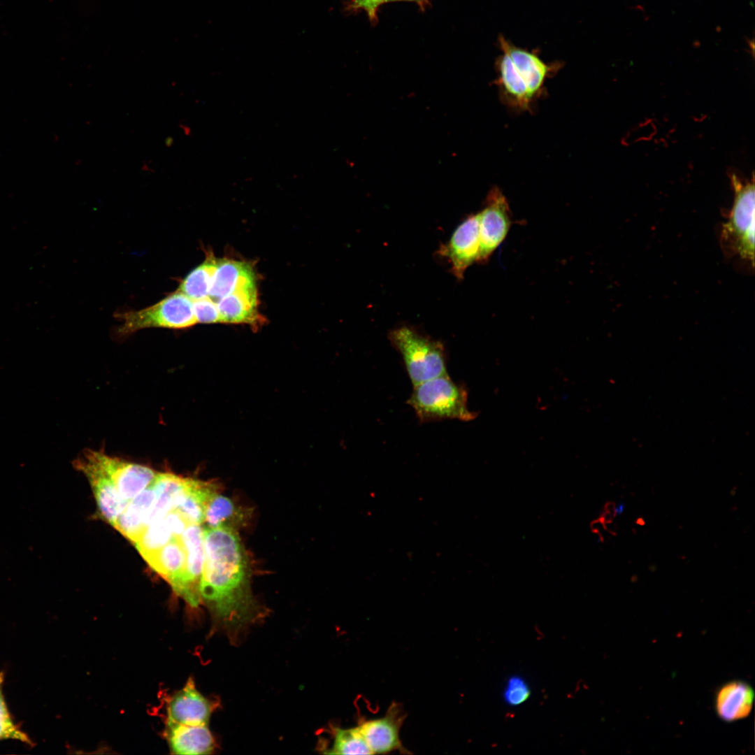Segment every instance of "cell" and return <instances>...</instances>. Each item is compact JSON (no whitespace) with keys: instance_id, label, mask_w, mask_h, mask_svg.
<instances>
[{"instance_id":"3957f363","label":"cell","mask_w":755,"mask_h":755,"mask_svg":"<svg viewBox=\"0 0 755 755\" xmlns=\"http://www.w3.org/2000/svg\"><path fill=\"white\" fill-rule=\"evenodd\" d=\"M408 403L422 422L450 419L470 421L476 417L468 408L466 391L448 374L414 386Z\"/></svg>"},{"instance_id":"603a6c76","label":"cell","mask_w":755,"mask_h":755,"mask_svg":"<svg viewBox=\"0 0 755 755\" xmlns=\"http://www.w3.org/2000/svg\"><path fill=\"white\" fill-rule=\"evenodd\" d=\"M217 259L210 255L181 282L177 291L184 294L192 301L209 296L212 279Z\"/></svg>"},{"instance_id":"7a4b0ae2","label":"cell","mask_w":755,"mask_h":755,"mask_svg":"<svg viewBox=\"0 0 755 755\" xmlns=\"http://www.w3.org/2000/svg\"><path fill=\"white\" fill-rule=\"evenodd\" d=\"M501 55L496 61V85L503 103L519 111H531L542 94L546 80L560 68L547 63L535 51L517 47L503 36L498 39Z\"/></svg>"},{"instance_id":"2e32d148","label":"cell","mask_w":755,"mask_h":755,"mask_svg":"<svg viewBox=\"0 0 755 755\" xmlns=\"http://www.w3.org/2000/svg\"><path fill=\"white\" fill-rule=\"evenodd\" d=\"M254 285V274L250 264L231 259H218L209 296L218 300L237 289Z\"/></svg>"},{"instance_id":"30bf717a","label":"cell","mask_w":755,"mask_h":755,"mask_svg":"<svg viewBox=\"0 0 755 755\" xmlns=\"http://www.w3.org/2000/svg\"><path fill=\"white\" fill-rule=\"evenodd\" d=\"M217 700L204 696L189 678L185 685L168 698L166 722L182 725L208 724L212 713L219 706Z\"/></svg>"},{"instance_id":"ba28073f","label":"cell","mask_w":755,"mask_h":755,"mask_svg":"<svg viewBox=\"0 0 755 755\" xmlns=\"http://www.w3.org/2000/svg\"><path fill=\"white\" fill-rule=\"evenodd\" d=\"M479 217L480 245L477 263H485L505 240L512 224L508 201L498 187L488 194Z\"/></svg>"},{"instance_id":"f1b7e54d","label":"cell","mask_w":755,"mask_h":755,"mask_svg":"<svg viewBox=\"0 0 755 755\" xmlns=\"http://www.w3.org/2000/svg\"><path fill=\"white\" fill-rule=\"evenodd\" d=\"M389 0H350L349 7L352 10L364 11L371 20L374 21L380 7Z\"/></svg>"},{"instance_id":"e0dca14e","label":"cell","mask_w":755,"mask_h":755,"mask_svg":"<svg viewBox=\"0 0 755 755\" xmlns=\"http://www.w3.org/2000/svg\"><path fill=\"white\" fill-rule=\"evenodd\" d=\"M218 490V484L215 482L188 477L186 487L174 509L180 511L190 524H201L204 522L208 503L219 494Z\"/></svg>"},{"instance_id":"4fadbf2b","label":"cell","mask_w":755,"mask_h":755,"mask_svg":"<svg viewBox=\"0 0 755 755\" xmlns=\"http://www.w3.org/2000/svg\"><path fill=\"white\" fill-rule=\"evenodd\" d=\"M98 453L121 498L126 503L149 487L157 475V471L145 465L111 456L101 451Z\"/></svg>"},{"instance_id":"ffe728a7","label":"cell","mask_w":755,"mask_h":755,"mask_svg":"<svg viewBox=\"0 0 755 755\" xmlns=\"http://www.w3.org/2000/svg\"><path fill=\"white\" fill-rule=\"evenodd\" d=\"M187 480L188 477L169 472L157 473L152 482L155 494L154 503L147 518L145 527L174 509L178 498L186 487Z\"/></svg>"},{"instance_id":"484cf974","label":"cell","mask_w":755,"mask_h":755,"mask_svg":"<svg viewBox=\"0 0 755 755\" xmlns=\"http://www.w3.org/2000/svg\"><path fill=\"white\" fill-rule=\"evenodd\" d=\"M193 309L197 323L221 322L217 304L210 296L193 301Z\"/></svg>"},{"instance_id":"83f0119b","label":"cell","mask_w":755,"mask_h":755,"mask_svg":"<svg viewBox=\"0 0 755 755\" xmlns=\"http://www.w3.org/2000/svg\"><path fill=\"white\" fill-rule=\"evenodd\" d=\"M164 520L174 537L180 538L190 524L185 517L177 510H171L164 516Z\"/></svg>"},{"instance_id":"5bb4252c","label":"cell","mask_w":755,"mask_h":755,"mask_svg":"<svg viewBox=\"0 0 755 755\" xmlns=\"http://www.w3.org/2000/svg\"><path fill=\"white\" fill-rule=\"evenodd\" d=\"M164 734L173 754H209L216 747L208 724L182 725L166 722Z\"/></svg>"},{"instance_id":"1f68e13d","label":"cell","mask_w":755,"mask_h":755,"mask_svg":"<svg viewBox=\"0 0 755 755\" xmlns=\"http://www.w3.org/2000/svg\"><path fill=\"white\" fill-rule=\"evenodd\" d=\"M613 518H614V517L610 513H609L607 511H604V512H603L601 513V516L600 519L603 523H610V522H612Z\"/></svg>"},{"instance_id":"9a60e30c","label":"cell","mask_w":755,"mask_h":755,"mask_svg":"<svg viewBox=\"0 0 755 755\" xmlns=\"http://www.w3.org/2000/svg\"><path fill=\"white\" fill-rule=\"evenodd\" d=\"M754 699V690L748 683L739 680L727 682L716 693V714L726 722L742 719L749 715Z\"/></svg>"},{"instance_id":"44dd1931","label":"cell","mask_w":755,"mask_h":755,"mask_svg":"<svg viewBox=\"0 0 755 755\" xmlns=\"http://www.w3.org/2000/svg\"><path fill=\"white\" fill-rule=\"evenodd\" d=\"M185 560L186 552L180 537H174L146 562L173 587L183 573Z\"/></svg>"},{"instance_id":"d6a6232c","label":"cell","mask_w":755,"mask_h":755,"mask_svg":"<svg viewBox=\"0 0 755 755\" xmlns=\"http://www.w3.org/2000/svg\"><path fill=\"white\" fill-rule=\"evenodd\" d=\"M624 510V504L619 503L618 505H617V507H615L616 515H621L623 512Z\"/></svg>"},{"instance_id":"4316f807","label":"cell","mask_w":755,"mask_h":755,"mask_svg":"<svg viewBox=\"0 0 755 755\" xmlns=\"http://www.w3.org/2000/svg\"><path fill=\"white\" fill-rule=\"evenodd\" d=\"M530 695L526 682L518 677L510 678L507 684L504 697L508 703L512 705L524 703Z\"/></svg>"},{"instance_id":"836d02e7","label":"cell","mask_w":755,"mask_h":755,"mask_svg":"<svg viewBox=\"0 0 755 755\" xmlns=\"http://www.w3.org/2000/svg\"><path fill=\"white\" fill-rule=\"evenodd\" d=\"M424 1V0H389V1H408V2H415V3H421Z\"/></svg>"},{"instance_id":"5b68a950","label":"cell","mask_w":755,"mask_h":755,"mask_svg":"<svg viewBox=\"0 0 755 755\" xmlns=\"http://www.w3.org/2000/svg\"><path fill=\"white\" fill-rule=\"evenodd\" d=\"M122 320L118 332L122 336L150 327L185 329L197 324L193 301L176 291L154 305L118 315Z\"/></svg>"},{"instance_id":"7402d4cb","label":"cell","mask_w":755,"mask_h":755,"mask_svg":"<svg viewBox=\"0 0 755 755\" xmlns=\"http://www.w3.org/2000/svg\"><path fill=\"white\" fill-rule=\"evenodd\" d=\"M246 520V512L229 498L217 494L208 503L204 522L210 528H229L236 531Z\"/></svg>"},{"instance_id":"d6986e66","label":"cell","mask_w":755,"mask_h":755,"mask_svg":"<svg viewBox=\"0 0 755 755\" xmlns=\"http://www.w3.org/2000/svg\"><path fill=\"white\" fill-rule=\"evenodd\" d=\"M154 499L155 494L151 484L127 504L113 526L134 543L145 528Z\"/></svg>"},{"instance_id":"4dcf8cb0","label":"cell","mask_w":755,"mask_h":755,"mask_svg":"<svg viewBox=\"0 0 755 755\" xmlns=\"http://www.w3.org/2000/svg\"><path fill=\"white\" fill-rule=\"evenodd\" d=\"M604 509H605V511H607L609 513H610L614 517H615V515H616L615 503H614L613 502H607V503H605Z\"/></svg>"},{"instance_id":"cb8c5ba5","label":"cell","mask_w":755,"mask_h":755,"mask_svg":"<svg viewBox=\"0 0 755 755\" xmlns=\"http://www.w3.org/2000/svg\"><path fill=\"white\" fill-rule=\"evenodd\" d=\"M173 538L174 535L168 527L164 517L148 524L134 544L141 555L147 561Z\"/></svg>"},{"instance_id":"9c48e42d","label":"cell","mask_w":755,"mask_h":755,"mask_svg":"<svg viewBox=\"0 0 755 755\" xmlns=\"http://www.w3.org/2000/svg\"><path fill=\"white\" fill-rule=\"evenodd\" d=\"M186 552L183 573L173 587L174 591L190 606L201 603L200 586L205 561L203 528L200 524H189L180 536Z\"/></svg>"},{"instance_id":"6da1fadb","label":"cell","mask_w":755,"mask_h":755,"mask_svg":"<svg viewBox=\"0 0 755 755\" xmlns=\"http://www.w3.org/2000/svg\"><path fill=\"white\" fill-rule=\"evenodd\" d=\"M203 539L201 601L218 627L235 640L262 615L251 591L247 557L234 529L206 527Z\"/></svg>"},{"instance_id":"8992f818","label":"cell","mask_w":755,"mask_h":755,"mask_svg":"<svg viewBox=\"0 0 755 755\" xmlns=\"http://www.w3.org/2000/svg\"><path fill=\"white\" fill-rule=\"evenodd\" d=\"M735 197L727 222L723 225L722 241L740 257L754 262V184H743L733 174Z\"/></svg>"},{"instance_id":"8fae6325","label":"cell","mask_w":755,"mask_h":755,"mask_svg":"<svg viewBox=\"0 0 755 755\" xmlns=\"http://www.w3.org/2000/svg\"><path fill=\"white\" fill-rule=\"evenodd\" d=\"M479 213L471 215L462 222L453 233L448 243L440 253L447 257L453 274L460 280L466 270L477 262L480 252Z\"/></svg>"},{"instance_id":"ac0fdd59","label":"cell","mask_w":755,"mask_h":755,"mask_svg":"<svg viewBox=\"0 0 755 755\" xmlns=\"http://www.w3.org/2000/svg\"><path fill=\"white\" fill-rule=\"evenodd\" d=\"M221 322L258 324L256 285L237 289L218 299Z\"/></svg>"},{"instance_id":"7c38bea8","label":"cell","mask_w":755,"mask_h":755,"mask_svg":"<svg viewBox=\"0 0 755 755\" xmlns=\"http://www.w3.org/2000/svg\"><path fill=\"white\" fill-rule=\"evenodd\" d=\"M403 719L400 705L393 703L384 717L359 720L357 727L373 754L403 752L399 735Z\"/></svg>"},{"instance_id":"277c9868","label":"cell","mask_w":755,"mask_h":755,"mask_svg":"<svg viewBox=\"0 0 755 755\" xmlns=\"http://www.w3.org/2000/svg\"><path fill=\"white\" fill-rule=\"evenodd\" d=\"M388 338L401 354L413 386L447 374L441 342L406 326L391 330Z\"/></svg>"},{"instance_id":"f546056e","label":"cell","mask_w":755,"mask_h":755,"mask_svg":"<svg viewBox=\"0 0 755 755\" xmlns=\"http://www.w3.org/2000/svg\"><path fill=\"white\" fill-rule=\"evenodd\" d=\"M2 682H3V675H2V673H0V723H8V722H11L12 721L10 719V717L9 716L8 710L6 708V704H5V702H4V700H3V694H2V691H1Z\"/></svg>"},{"instance_id":"d4e9b609","label":"cell","mask_w":755,"mask_h":755,"mask_svg":"<svg viewBox=\"0 0 755 755\" xmlns=\"http://www.w3.org/2000/svg\"><path fill=\"white\" fill-rule=\"evenodd\" d=\"M332 745L324 753L330 754H373L358 728H332Z\"/></svg>"},{"instance_id":"52a82bcc","label":"cell","mask_w":755,"mask_h":755,"mask_svg":"<svg viewBox=\"0 0 755 755\" xmlns=\"http://www.w3.org/2000/svg\"><path fill=\"white\" fill-rule=\"evenodd\" d=\"M87 477L94 492L99 514L113 526L127 504L120 497L113 480L102 464L98 451L87 450L74 462Z\"/></svg>"}]
</instances>
